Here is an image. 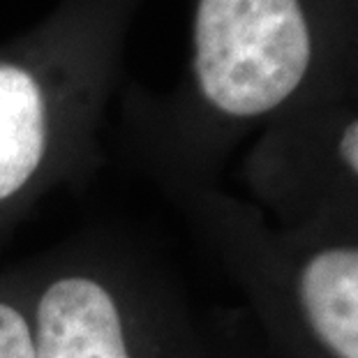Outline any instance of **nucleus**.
Listing matches in <instances>:
<instances>
[{"mask_svg":"<svg viewBox=\"0 0 358 358\" xmlns=\"http://www.w3.org/2000/svg\"><path fill=\"white\" fill-rule=\"evenodd\" d=\"M17 273L35 358H271L245 308L199 306L125 231L83 229Z\"/></svg>","mask_w":358,"mask_h":358,"instance_id":"f257e3e1","label":"nucleus"},{"mask_svg":"<svg viewBox=\"0 0 358 358\" xmlns=\"http://www.w3.org/2000/svg\"><path fill=\"white\" fill-rule=\"evenodd\" d=\"M248 185L250 201L280 224L358 210V88L278 120Z\"/></svg>","mask_w":358,"mask_h":358,"instance_id":"20e7f679","label":"nucleus"},{"mask_svg":"<svg viewBox=\"0 0 358 358\" xmlns=\"http://www.w3.org/2000/svg\"><path fill=\"white\" fill-rule=\"evenodd\" d=\"M171 201L243 294L271 358H358V210L280 224L189 178L173 182Z\"/></svg>","mask_w":358,"mask_h":358,"instance_id":"f03ea898","label":"nucleus"},{"mask_svg":"<svg viewBox=\"0 0 358 358\" xmlns=\"http://www.w3.org/2000/svg\"><path fill=\"white\" fill-rule=\"evenodd\" d=\"M356 12H358V0H356ZM354 63H356V81H358V24H356V49H354ZM358 88V83H356Z\"/></svg>","mask_w":358,"mask_h":358,"instance_id":"423d86ee","label":"nucleus"},{"mask_svg":"<svg viewBox=\"0 0 358 358\" xmlns=\"http://www.w3.org/2000/svg\"><path fill=\"white\" fill-rule=\"evenodd\" d=\"M356 24V0H196V102L243 127L352 90Z\"/></svg>","mask_w":358,"mask_h":358,"instance_id":"7ed1b4c3","label":"nucleus"},{"mask_svg":"<svg viewBox=\"0 0 358 358\" xmlns=\"http://www.w3.org/2000/svg\"><path fill=\"white\" fill-rule=\"evenodd\" d=\"M51 143V104L40 77L0 60V238L33 210Z\"/></svg>","mask_w":358,"mask_h":358,"instance_id":"39448f33","label":"nucleus"}]
</instances>
